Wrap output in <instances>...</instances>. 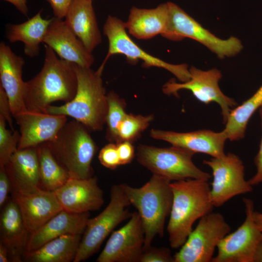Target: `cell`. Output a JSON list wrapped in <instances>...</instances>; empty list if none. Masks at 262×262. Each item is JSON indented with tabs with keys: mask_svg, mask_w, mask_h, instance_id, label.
Wrapping results in <instances>:
<instances>
[{
	"mask_svg": "<svg viewBox=\"0 0 262 262\" xmlns=\"http://www.w3.org/2000/svg\"><path fill=\"white\" fill-rule=\"evenodd\" d=\"M43 67L33 78L25 82L24 102L27 110L46 113L51 103L71 101L77 89V77L74 65L58 58L44 44Z\"/></svg>",
	"mask_w": 262,
	"mask_h": 262,
	"instance_id": "6da1fadb",
	"label": "cell"
},
{
	"mask_svg": "<svg viewBox=\"0 0 262 262\" xmlns=\"http://www.w3.org/2000/svg\"><path fill=\"white\" fill-rule=\"evenodd\" d=\"M173 201L167 226L171 248L181 247L198 219L212 212L208 181L189 179L171 182Z\"/></svg>",
	"mask_w": 262,
	"mask_h": 262,
	"instance_id": "7a4b0ae2",
	"label": "cell"
},
{
	"mask_svg": "<svg viewBox=\"0 0 262 262\" xmlns=\"http://www.w3.org/2000/svg\"><path fill=\"white\" fill-rule=\"evenodd\" d=\"M74 65L78 82L75 97L62 105L49 106L46 113L70 116L90 131H100L105 125L108 108L101 78L103 71Z\"/></svg>",
	"mask_w": 262,
	"mask_h": 262,
	"instance_id": "3957f363",
	"label": "cell"
},
{
	"mask_svg": "<svg viewBox=\"0 0 262 262\" xmlns=\"http://www.w3.org/2000/svg\"><path fill=\"white\" fill-rule=\"evenodd\" d=\"M171 182L164 177L153 174L147 182L139 188L121 184L131 205L137 210L140 217L145 232L144 251L151 246L157 235L164 236L165 220L170 215L172 204Z\"/></svg>",
	"mask_w": 262,
	"mask_h": 262,
	"instance_id": "277c9868",
	"label": "cell"
},
{
	"mask_svg": "<svg viewBox=\"0 0 262 262\" xmlns=\"http://www.w3.org/2000/svg\"><path fill=\"white\" fill-rule=\"evenodd\" d=\"M90 132L83 124L73 119L67 121L55 137L47 142L52 155L71 178L93 176L91 163L98 147Z\"/></svg>",
	"mask_w": 262,
	"mask_h": 262,
	"instance_id": "5b68a950",
	"label": "cell"
},
{
	"mask_svg": "<svg viewBox=\"0 0 262 262\" xmlns=\"http://www.w3.org/2000/svg\"><path fill=\"white\" fill-rule=\"evenodd\" d=\"M195 152L182 147L172 146L158 147L140 144L138 146V162L153 174L164 177L172 181L189 179L208 181L211 175L198 168L193 163Z\"/></svg>",
	"mask_w": 262,
	"mask_h": 262,
	"instance_id": "8992f818",
	"label": "cell"
},
{
	"mask_svg": "<svg viewBox=\"0 0 262 262\" xmlns=\"http://www.w3.org/2000/svg\"><path fill=\"white\" fill-rule=\"evenodd\" d=\"M130 205L121 184L113 185L108 205L98 215L88 220L73 262L84 261L98 250L112 230L130 218Z\"/></svg>",
	"mask_w": 262,
	"mask_h": 262,
	"instance_id": "52a82bcc",
	"label": "cell"
},
{
	"mask_svg": "<svg viewBox=\"0 0 262 262\" xmlns=\"http://www.w3.org/2000/svg\"><path fill=\"white\" fill-rule=\"evenodd\" d=\"M103 34L108 40V50L102 63L98 67L103 70L109 58L115 54H122L131 64L143 61L146 68H164L173 74L182 82L190 79L188 66L185 64L175 65L154 56L140 48L129 36L125 22L116 16H108L103 27Z\"/></svg>",
	"mask_w": 262,
	"mask_h": 262,
	"instance_id": "ba28073f",
	"label": "cell"
},
{
	"mask_svg": "<svg viewBox=\"0 0 262 262\" xmlns=\"http://www.w3.org/2000/svg\"><path fill=\"white\" fill-rule=\"evenodd\" d=\"M167 3L169 19L163 37L175 41H181L185 38L194 39L220 58L235 56L243 49L242 44L237 37L231 36L227 39H220L202 27L178 5L171 2Z\"/></svg>",
	"mask_w": 262,
	"mask_h": 262,
	"instance_id": "9c48e42d",
	"label": "cell"
},
{
	"mask_svg": "<svg viewBox=\"0 0 262 262\" xmlns=\"http://www.w3.org/2000/svg\"><path fill=\"white\" fill-rule=\"evenodd\" d=\"M231 229L222 214L211 212L199 219L180 250L174 262H210L220 241Z\"/></svg>",
	"mask_w": 262,
	"mask_h": 262,
	"instance_id": "30bf717a",
	"label": "cell"
},
{
	"mask_svg": "<svg viewBox=\"0 0 262 262\" xmlns=\"http://www.w3.org/2000/svg\"><path fill=\"white\" fill-rule=\"evenodd\" d=\"M203 163L212 170L210 197L214 207H221L235 196L252 191L253 186L245 179L243 163L237 155L229 153Z\"/></svg>",
	"mask_w": 262,
	"mask_h": 262,
	"instance_id": "8fae6325",
	"label": "cell"
},
{
	"mask_svg": "<svg viewBox=\"0 0 262 262\" xmlns=\"http://www.w3.org/2000/svg\"><path fill=\"white\" fill-rule=\"evenodd\" d=\"M246 218L234 232L226 235L219 243L217 254L212 262H253L257 246L262 239V231L253 217L254 203L244 198Z\"/></svg>",
	"mask_w": 262,
	"mask_h": 262,
	"instance_id": "7c38bea8",
	"label": "cell"
},
{
	"mask_svg": "<svg viewBox=\"0 0 262 262\" xmlns=\"http://www.w3.org/2000/svg\"><path fill=\"white\" fill-rule=\"evenodd\" d=\"M189 71L190 79L188 81L178 83L173 80L169 81L163 85V93L177 96L179 91L185 89L191 91L198 100L204 104L215 102L221 108L223 123L225 124L232 108L237 103L220 89L218 82L222 78L220 71L216 68L202 70L192 66Z\"/></svg>",
	"mask_w": 262,
	"mask_h": 262,
	"instance_id": "4fadbf2b",
	"label": "cell"
},
{
	"mask_svg": "<svg viewBox=\"0 0 262 262\" xmlns=\"http://www.w3.org/2000/svg\"><path fill=\"white\" fill-rule=\"evenodd\" d=\"M145 232L137 212L131 213L129 221L113 232L97 262H139L144 251Z\"/></svg>",
	"mask_w": 262,
	"mask_h": 262,
	"instance_id": "5bb4252c",
	"label": "cell"
},
{
	"mask_svg": "<svg viewBox=\"0 0 262 262\" xmlns=\"http://www.w3.org/2000/svg\"><path fill=\"white\" fill-rule=\"evenodd\" d=\"M54 193L63 209L71 213L98 211L104 202L103 192L96 176L86 179L70 177Z\"/></svg>",
	"mask_w": 262,
	"mask_h": 262,
	"instance_id": "9a60e30c",
	"label": "cell"
},
{
	"mask_svg": "<svg viewBox=\"0 0 262 262\" xmlns=\"http://www.w3.org/2000/svg\"><path fill=\"white\" fill-rule=\"evenodd\" d=\"M14 117L20 130L18 149L35 147L52 140L67 121L65 115L28 110Z\"/></svg>",
	"mask_w": 262,
	"mask_h": 262,
	"instance_id": "2e32d148",
	"label": "cell"
},
{
	"mask_svg": "<svg viewBox=\"0 0 262 262\" xmlns=\"http://www.w3.org/2000/svg\"><path fill=\"white\" fill-rule=\"evenodd\" d=\"M59 58L79 66L89 68L94 57L63 19L53 17L43 42Z\"/></svg>",
	"mask_w": 262,
	"mask_h": 262,
	"instance_id": "e0dca14e",
	"label": "cell"
},
{
	"mask_svg": "<svg viewBox=\"0 0 262 262\" xmlns=\"http://www.w3.org/2000/svg\"><path fill=\"white\" fill-rule=\"evenodd\" d=\"M12 195L30 234L63 210L54 192L41 187L31 193Z\"/></svg>",
	"mask_w": 262,
	"mask_h": 262,
	"instance_id": "ac0fdd59",
	"label": "cell"
},
{
	"mask_svg": "<svg viewBox=\"0 0 262 262\" xmlns=\"http://www.w3.org/2000/svg\"><path fill=\"white\" fill-rule=\"evenodd\" d=\"M150 136L157 140L166 141L172 146L185 148L194 152L203 153L212 157L225 154L224 146L227 137L222 131L215 132L203 130L187 132L152 129Z\"/></svg>",
	"mask_w": 262,
	"mask_h": 262,
	"instance_id": "d6986e66",
	"label": "cell"
},
{
	"mask_svg": "<svg viewBox=\"0 0 262 262\" xmlns=\"http://www.w3.org/2000/svg\"><path fill=\"white\" fill-rule=\"evenodd\" d=\"M25 61L4 42L0 43V85L5 92L13 117L27 111L24 102L25 82L22 79Z\"/></svg>",
	"mask_w": 262,
	"mask_h": 262,
	"instance_id": "ffe728a7",
	"label": "cell"
},
{
	"mask_svg": "<svg viewBox=\"0 0 262 262\" xmlns=\"http://www.w3.org/2000/svg\"><path fill=\"white\" fill-rule=\"evenodd\" d=\"M37 147L17 149L5 166L12 193H31L40 188Z\"/></svg>",
	"mask_w": 262,
	"mask_h": 262,
	"instance_id": "44dd1931",
	"label": "cell"
},
{
	"mask_svg": "<svg viewBox=\"0 0 262 262\" xmlns=\"http://www.w3.org/2000/svg\"><path fill=\"white\" fill-rule=\"evenodd\" d=\"M0 216V237L7 248L9 260L21 262L25 253L30 233L19 207L12 198L2 208Z\"/></svg>",
	"mask_w": 262,
	"mask_h": 262,
	"instance_id": "7402d4cb",
	"label": "cell"
},
{
	"mask_svg": "<svg viewBox=\"0 0 262 262\" xmlns=\"http://www.w3.org/2000/svg\"><path fill=\"white\" fill-rule=\"evenodd\" d=\"M89 217L90 212L74 213L62 210L30 234L25 253L34 250L46 243L64 235H82Z\"/></svg>",
	"mask_w": 262,
	"mask_h": 262,
	"instance_id": "603a6c76",
	"label": "cell"
},
{
	"mask_svg": "<svg viewBox=\"0 0 262 262\" xmlns=\"http://www.w3.org/2000/svg\"><path fill=\"white\" fill-rule=\"evenodd\" d=\"M92 1L73 0L64 20L91 53L102 41Z\"/></svg>",
	"mask_w": 262,
	"mask_h": 262,
	"instance_id": "cb8c5ba5",
	"label": "cell"
},
{
	"mask_svg": "<svg viewBox=\"0 0 262 262\" xmlns=\"http://www.w3.org/2000/svg\"><path fill=\"white\" fill-rule=\"evenodd\" d=\"M169 19L168 3H162L152 9L132 7L125 26L128 33L138 39H151L162 35Z\"/></svg>",
	"mask_w": 262,
	"mask_h": 262,
	"instance_id": "d4e9b609",
	"label": "cell"
},
{
	"mask_svg": "<svg viewBox=\"0 0 262 262\" xmlns=\"http://www.w3.org/2000/svg\"><path fill=\"white\" fill-rule=\"evenodd\" d=\"M52 17L44 19L42 10L27 21L20 24L9 23L6 26V37L11 43L22 42L24 53L33 58L39 53V45L43 40Z\"/></svg>",
	"mask_w": 262,
	"mask_h": 262,
	"instance_id": "484cf974",
	"label": "cell"
},
{
	"mask_svg": "<svg viewBox=\"0 0 262 262\" xmlns=\"http://www.w3.org/2000/svg\"><path fill=\"white\" fill-rule=\"evenodd\" d=\"M82 234H66L55 238L39 248L26 252L23 260L28 262H70L76 256Z\"/></svg>",
	"mask_w": 262,
	"mask_h": 262,
	"instance_id": "4316f807",
	"label": "cell"
},
{
	"mask_svg": "<svg viewBox=\"0 0 262 262\" xmlns=\"http://www.w3.org/2000/svg\"><path fill=\"white\" fill-rule=\"evenodd\" d=\"M262 106V85L250 98L231 111L223 130L227 139L232 141L243 139L250 117Z\"/></svg>",
	"mask_w": 262,
	"mask_h": 262,
	"instance_id": "83f0119b",
	"label": "cell"
},
{
	"mask_svg": "<svg viewBox=\"0 0 262 262\" xmlns=\"http://www.w3.org/2000/svg\"><path fill=\"white\" fill-rule=\"evenodd\" d=\"M39 164L40 187L50 191L64 185L70 178L68 172L56 160L47 142L37 147Z\"/></svg>",
	"mask_w": 262,
	"mask_h": 262,
	"instance_id": "f1b7e54d",
	"label": "cell"
},
{
	"mask_svg": "<svg viewBox=\"0 0 262 262\" xmlns=\"http://www.w3.org/2000/svg\"><path fill=\"white\" fill-rule=\"evenodd\" d=\"M108 104L106 118V139L110 143L118 142L119 127L127 114L126 113V102L114 91L107 94Z\"/></svg>",
	"mask_w": 262,
	"mask_h": 262,
	"instance_id": "f546056e",
	"label": "cell"
},
{
	"mask_svg": "<svg viewBox=\"0 0 262 262\" xmlns=\"http://www.w3.org/2000/svg\"><path fill=\"white\" fill-rule=\"evenodd\" d=\"M154 117L153 114L143 115L127 114L118 128V142L129 141L132 143L148 128Z\"/></svg>",
	"mask_w": 262,
	"mask_h": 262,
	"instance_id": "4dcf8cb0",
	"label": "cell"
},
{
	"mask_svg": "<svg viewBox=\"0 0 262 262\" xmlns=\"http://www.w3.org/2000/svg\"><path fill=\"white\" fill-rule=\"evenodd\" d=\"M6 121L0 116V166H5L17 150L20 132L8 130Z\"/></svg>",
	"mask_w": 262,
	"mask_h": 262,
	"instance_id": "1f68e13d",
	"label": "cell"
},
{
	"mask_svg": "<svg viewBox=\"0 0 262 262\" xmlns=\"http://www.w3.org/2000/svg\"><path fill=\"white\" fill-rule=\"evenodd\" d=\"M98 159L103 166L111 170L121 165L117 145L115 143L109 142L103 147L99 151Z\"/></svg>",
	"mask_w": 262,
	"mask_h": 262,
	"instance_id": "d6a6232c",
	"label": "cell"
},
{
	"mask_svg": "<svg viewBox=\"0 0 262 262\" xmlns=\"http://www.w3.org/2000/svg\"><path fill=\"white\" fill-rule=\"evenodd\" d=\"M139 262H174V260L168 248L151 246L143 251Z\"/></svg>",
	"mask_w": 262,
	"mask_h": 262,
	"instance_id": "836d02e7",
	"label": "cell"
},
{
	"mask_svg": "<svg viewBox=\"0 0 262 262\" xmlns=\"http://www.w3.org/2000/svg\"><path fill=\"white\" fill-rule=\"evenodd\" d=\"M120 165L131 163L135 156V150L132 143L121 141L116 143Z\"/></svg>",
	"mask_w": 262,
	"mask_h": 262,
	"instance_id": "e575fe53",
	"label": "cell"
},
{
	"mask_svg": "<svg viewBox=\"0 0 262 262\" xmlns=\"http://www.w3.org/2000/svg\"><path fill=\"white\" fill-rule=\"evenodd\" d=\"M0 116L6 120L11 130L14 131L13 125V114L8 98L1 86L0 85Z\"/></svg>",
	"mask_w": 262,
	"mask_h": 262,
	"instance_id": "d590c367",
	"label": "cell"
},
{
	"mask_svg": "<svg viewBox=\"0 0 262 262\" xmlns=\"http://www.w3.org/2000/svg\"><path fill=\"white\" fill-rule=\"evenodd\" d=\"M259 114L261 120L262 130V106L259 108ZM254 163L256 168L255 174L248 180L252 186L258 185L262 182V137L260 145L259 151L255 157Z\"/></svg>",
	"mask_w": 262,
	"mask_h": 262,
	"instance_id": "8d00e7d4",
	"label": "cell"
},
{
	"mask_svg": "<svg viewBox=\"0 0 262 262\" xmlns=\"http://www.w3.org/2000/svg\"><path fill=\"white\" fill-rule=\"evenodd\" d=\"M11 189L10 181L5 166H0V207L1 209L7 201Z\"/></svg>",
	"mask_w": 262,
	"mask_h": 262,
	"instance_id": "74e56055",
	"label": "cell"
},
{
	"mask_svg": "<svg viewBox=\"0 0 262 262\" xmlns=\"http://www.w3.org/2000/svg\"><path fill=\"white\" fill-rule=\"evenodd\" d=\"M50 4L54 16L63 19L65 17L73 0H47Z\"/></svg>",
	"mask_w": 262,
	"mask_h": 262,
	"instance_id": "f35d334b",
	"label": "cell"
},
{
	"mask_svg": "<svg viewBox=\"0 0 262 262\" xmlns=\"http://www.w3.org/2000/svg\"><path fill=\"white\" fill-rule=\"evenodd\" d=\"M13 4L22 15L27 16L28 8L27 5V0H3Z\"/></svg>",
	"mask_w": 262,
	"mask_h": 262,
	"instance_id": "ab89813d",
	"label": "cell"
},
{
	"mask_svg": "<svg viewBox=\"0 0 262 262\" xmlns=\"http://www.w3.org/2000/svg\"><path fill=\"white\" fill-rule=\"evenodd\" d=\"M9 262L8 252L6 246L0 242V262Z\"/></svg>",
	"mask_w": 262,
	"mask_h": 262,
	"instance_id": "60d3db41",
	"label": "cell"
},
{
	"mask_svg": "<svg viewBox=\"0 0 262 262\" xmlns=\"http://www.w3.org/2000/svg\"><path fill=\"white\" fill-rule=\"evenodd\" d=\"M253 262H262V239L257 246Z\"/></svg>",
	"mask_w": 262,
	"mask_h": 262,
	"instance_id": "b9f144b4",
	"label": "cell"
},
{
	"mask_svg": "<svg viewBox=\"0 0 262 262\" xmlns=\"http://www.w3.org/2000/svg\"><path fill=\"white\" fill-rule=\"evenodd\" d=\"M253 217L258 228L262 231V213L254 211Z\"/></svg>",
	"mask_w": 262,
	"mask_h": 262,
	"instance_id": "7bdbcfd3",
	"label": "cell"
},
{
	"mask_svg": "<svg viewBox=\"0 0 262 262\" xmlns=\"http://www.w3.org/2000/svg\"></svg>",
	"mask_w": 262,
	"mask_h": 262,
	"instance_id": "ee69618b",
	"label": "cell"
}]
</instances>
